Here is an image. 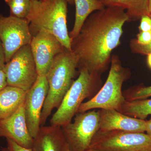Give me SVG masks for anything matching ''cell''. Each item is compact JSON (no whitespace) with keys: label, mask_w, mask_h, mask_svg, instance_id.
Segmentation results:
<instances>
[{"label":"cell","mask_w":151,"mask_h":151,"mask_svg":"<svg viewBox=\"0 0 151 151\" xmlns=\"http://www.w3.org/2000/svg\"><path fill=\"white\" fill-rule=\"evenodd\" d=\"M129 19L124 10L105 7L91 14L77 36L71 51L78 58V71L83 69L101 76L111 64L112 52L121 44L123 27Z\"/></svg>","instance_id":"cell-1"},{"label":"cell","mask_w":151,"mask_h":151,"mask_svg":"<svg viewBox=\"0 0 151 151\" xmlns=\"http://www.w3.org/2000/svg\"><path fill=\"white\" fill-rule=\"evenodd\" d=\"M27 19L33 36L44 32L54 35L67 50L71 51V39L67 24L68 3L65 0H31Z\"/></svg>","instance_id":"cell-2"},{"label":"cell","mask_w":151,"mask_h":151,"mask_svg":"<svg viewBox=\"0 0 151 151\" xmlns=\"http://www.w3.org/2000/svg\"><path fill=\"white\" fill-rule=\"evenodd\" d=\"M78 63L75 54L65 48L55 58L46 75L49 89L42 111L41 125H44L52 110L59 107L72 85Z\"/></svg>","instance_id":"cell-3"},{"label":"cell","mask_w":151,"mask_h":151,"mask_svg":"<svg viewBox=\"0 0 151 151\" xmlns=\"http://www.w3.org/2000/svg\"><path fill=\"white\" fill-rule=\"evenodd\" d=\"M131 76V70L123 66L119 56L112 55L110 71L105 84L94 97L81 104L77 113L96 109L119 111L127 101L122 92V86Z\"/></svg>","instance_id":"cell-4"},{"label":"cell","mask_w":151,"mask_h":151,"mask_svg":"<svg viewBox=\"0 0 151 151\" xmlns=\"http://www.w3.org/2000/svg\"><path fill=\"white\" fill-rule=\"evenodd\" d=\"M65 94L50 120V125L62 127L70 123L83 101L94 97L102 87L101 76L83 69Z\"/></svg>","instance_id":"cell-5"},{"label":"cell","mask_w":151,"mask_h":151,"mask_svg":"<svg viewBox=\"0 0 151 151\" xmlns=\"http://www.w3.org/2000/svg\"><path fill=\"white\" fill-rule=\"evenodd\" d=\"M89 148L99 151H151V138L145 133L98 130Z\"/></svg>","instance_id":"cell-6"},{"label":"cell","mask_w":151,"mask_h":151,"mask_svg":"<svg viewBox=\"0 0 151 151\" xmlns=\"http://www.w3.org/2000/svg\"><path fill=\"white\" fill-rule=\"evenodd\" d=\"M75 116L73 123L61 127L63 134L70 151H86L99 130V111L94 109Z\"/></svg>","instance_id":"cell-7"},{"label":"cell","mask_w":151,"mask_h":151,"mask_svg":"<svg viewBox=\"0 0 151 151\" xmlns=\"http://www.w3.org/2000/svg\"><path fill=\"white\" fill-rule=\"evenodd\" d=\"M4 70L8 86L29 90L38 76L30 45L18 50L6 63Z\"/></svg>","instance_id":"cell-8"},{"label":"cell","mask_w":151,"mask_h":151,"mask_svg":"<svg viewBox=\"0 0 151 151\" xmlns=\"http://www.w3.org/2000/svg\"><path fill=\"white\" fill-rule=\"evenodd\" d=\"M32 38L26 19L0 14V40L4 50L6 63L20 48L30 44Z\"/></svg>","instance_id":"cell-9"},{"label":"cell","mask_w":151,"mask_h":151,"mask_svg":"<svg viewBox=\"0 0 151 151\" xmlns=\"http://www.w3.org/2000/svg\"><path fill=\"white\" fill-rule=\"evenodd\" d=\"M30 46L39 76H46L55 57L65 48L54 35L44 32L32 37Z\"/></svg>","instance_id":"cell-10"},{"label":"cell","mask_w":151,"mask_h":151,"mask_svg":"<svg viewBox=\"0 0 151 151\" xmlns=\"http://www.w3.org/2000/svg\"><path fill=\"white\" fill-rule=\"evenodd\" d=\"M49 86L46 76H38L35 83L27 92L25 116L30 134L33 138L40 128V118Z\"/></svg>","instance_id":"cell-11"},{"label":"cell","mask_w":151,"mask_h":151,"mask_svg":"<svg viewBox=\"0 0 151 151\" xmlns=\"http://www.w3.org/2000/svg\"><path fill=\"white\" fill-rule=\"evenodd\" d=\"M24 107L25 101L12 115L0 120V137L11 139L24 147L32 149L33 138L27 125Z\"/></svg>","instance_id":"cell-12"},{"label":"cell","mask_w":151,"mask_h":151,"mask_svg":"<svg viewBox=\"0 0 151 151\" xmlns=\"http://www.w3.org/2000/svg\"><path fill=\"white\" fill-rule=\"evenodd\" d=\"M99 130L145 133L146 120L130 117L113 109H100Z\"/></svg>","instance_id":"cell-13"},{"label":"cell","mask_w":151,"mask_h":151,"mask_svg":"<svg viewBox=\"0 0 151 151\" xmlns=\"http://www.w3.org/2000/svg\"><path fill=\"white\" fill-rule=\"evenodd\" d=\"M66 142L61 127L53 126L40 127L33 138V151H64Z\"/></svg>","instance_id":"cell-14"},{"label":"cell","mask_w":151,"mask_h":151,"mask_svg":"<svg viewBox=\"0 0 151 151\" xmlns=\"http://www.w3.org/2000/svg\"><path fill=\"white\" fill-rule=\"evenodd\" d=\"M27 91L10 86L0 91V120L12 115L25 100Z\"/></svg>","instance_id":"cell-15"},{"label":"cell","mask_w":151,"mask_h":151,"mask_svg":"<svg viewBox=\"0 0 151 151\" xmlns=\"http://www.w3.org/2000/svg\"><path fill=\"white\" fill-rule=\"evenodd\" d=\"M105 7H116L124 10L129 22L140 19L144 15H150L149 0H98Z\"/></svg>","instance_id":"cell-16"},{"label":"cell","mask_w":151,"mask_h":151,"mask_svg":"<svg viewBox=\"0 0 151 151\" xmlns=\"http://www.w3.org/2000/svg\"><path fill=\"white\" fill-rule=\"evenodd\" d=\"M75 5V21L72 30L69 33L71 39L77 36L86 19L91 14L105 8L98 0H74Z\"/></svg>","instance_id":"cell-17"},{"label":"cell","mask_w":151,"mask_h":151,"mask_svg":"<svg viewBox=\"0 0 151 151\" xmlns=\"http://www.w3.org/2000/svg\"><path fill=\"white\" fill-rule=\"evenodd\" d=\"M119 112L130 117L145 120L151 115V99L127 100Z\"/></svg>","instance_id":"cell-18"},{"label":"cell","mask_w":151,"mask_h":151,"mask_svg":"<svg viewBox=\"0 0 151 151\" xmlns=\"http://www.w3.org/2000/svg\"><path fill=\"white\" fill-rule=\"evenodd\" d=\"M10 8L12 16L26 19L30 10L31 0H5Z\"/></svg>","instance_id":"cell-19"},{"label":"cell","mask_w":151,"mask_h":151,"mask_svg":"<svg viewBox=\"0 0 151 151\" xmlns=\"http://www.w3.org/2000/svg\"><path fill=\"white\" fill-rule=\"evenodd\" d=\"M123 94L128 101L147 99L151 97V86H146L141 84L125 90Z\"/></svg>","instance_id":"cell-20"},{"label":"cell","mask_w":151,"mask_h":151,"mask_svg":"<svg viewBox=\"0 0 151 151\" xmlns=\"http://www.w3.org/2000/svg\"><path fill=\"white\" fill-rule=\"evenodd\" d=\"M129 46L131 51L135 54L147 55L151 53V42L146 45H141L135 39L130 40Z\"/></svg>","instance_id":"cell-21"},{"label":"cell","mask_w":151,"mask_h":151,"mask_svg":"<svg viewBox=\"0 0 151 151\" xmlns=\"http://www.w3.org/2000/svg\"><path fill=\"white\" fill-rule=\"evenodd\" d=\"M6 147L2 149V151H33L32 149L26 148L19 145L11 139H6Z\"/></svg>","instance_id":"cell-22"},{"label":"cell","mask_w":151,"mask_h":151,"mask_svg":"<svg viewBox=\"0 0 151 151\" xmlns=\"http://www.w3.org/2000/svg\"><path fill=\"white\" fill-rule=\"evenodd\" d=\"M139 29L140 32L151 31V18L150 15H145L141 17Z\"/></svg>","instance_id":"cell-23"},{"label":"cell","mask_w":151,"mask_h":151,"mask_svg":"<svg viewBox=\"0 0 151 151\" xmlns=\"http://www.w3.org/2000/svg\"><path fill=\"white\" fill-rule=\"evenodd\" d=\"M138 43L141 45L147 44L151 42V31L140 32L135 39Z\"/></svg>","instance_id":"cell-24"},{"label":"cell","mask_w":151,"mask_h":151,"mask_svg":"<svg viewBox=\"0 0 151 151\" xmlns=\"http://www.w3.org/2000/svg\"><path fill=\"white\" fill-rule=\"evenodd\" d=\"M6 64L5 54L4 50L0 40V70H3Z\"/></svg>","instance_id":"cell-25"},{"label":"cell","mask_w":151,"mask_h":151,"mask_svg":"<svg viewBox=\"0 0 151 151\" xmlns=\"http://www.w3.org/2000/svg\"><path fill=\"white\" fill-rule=\"evenodd\" d=\"M7 85L6 73L4 69L0 70V91Z\"/></svg>","instance_id":"cell-26"},{"label":"cell","mask_w":151,"mask_h":151,"mask_svg":"<svg viewBox=\"0 0 151 151\" xmlns=\"http://www.w3.org/2000/svg\"><path fill=\"white\" fill-rule=\"evenodd\" d=\"M146 132L151 138V119L148 121H146Z\"/></svg>","instance_id":"cell-27"},{"label":"cell","mask_w":151,"mask_h":151,"mask_svg":"<svg viewBox=\"0 0 151 151\" xmlns=\"http://www.w3.org/2000/svg\"><path fill=\"white\" fill-rule=\"evenodd\" d=\"M147 63L149 67L151 69V53L148 55L147 57Z\"/></svg>","instance_id":"cell-28"},{"label":"cell","mask_w":151,"mask_h":151,"mask_svg":"<svg viewBox=\"0 0 151 151\" xmlns=\"http://www.w3.org/2000/svg\"><path fill=\"white\" fill-rule=\"evenodd\" d=\"M149 10L150 15H151V0H149Z\"/></svg>","instance_id":"cell-29"},{"label":"cell","mask_w":151,"mask_h":151,"mask_svg":"<svg viewBox=\"0 0 151 151\" xmlns=\"http://www.w3.org/2000/svg\"><path fill=\"white\" fill-rule=\"evenodd\" d=\"M68 3V4H70L73 5L74 4V0H65Z\"/></svg>","instance_id":"cell-30"},{"label":"cell","mask_w":151,"mask_h":151,"mask_svg":"<svg viewBox=\"0 0 151 151\" xmlns=\"http://www.w3.org/2000/svg\"><path fill=\"white\" fill-rule=\"evenodd\" d=\"M64 151H70L69 148H68V146L66 143L65 145V148H64Z\"/></svg>","instance_id":"cell-31"},{"label":"cell","mask_w":151,"mask_h":151,"mask_svg":"<svg viewBox=\"0 0 151 151\" xmlns=\"http://www.w3.org/2000/svg\"><path fill=\"white\" fill-rule=\"evenodd\" d=\"M86 151H99L98 150H94V149H92L91 148H89L88 150H87Z\"/></svg>","instance_id":"cell-32"},{"label":"cell","mask_w":151,"mask_h":151,"mask_svg":"<svg viewBox=\"0 0 151 151\" xmlns=\"http://www.w3.org/2000/svg\"><path fill=\"white\" fill-rule=\"evenodd\" d=\"M38 1H43V0H38Z\"/></svg>","instance_id":"cell-33"},{"label":"cell","mask_w":151,"mask_h":151,"mask_svg":"<svg viewBox=\"0 0 151 151\" xmlns=\"http://www.w3.org/2000/svg\"><path fill=\"white\" fill-rule=\"evenodd\" d=\"M150 17L151 18V15H150Z\"/></svg>","instance_id":"cell-34"},{"label":"cell","mask_w":151,"mask_h":151,"mask_svg":"<svg viewBox=\"0 0 151 151\" xmlns=\"http://www.w3.org/2000/svg\"><path fill=\"white\" fill-rule=\"evenodd\" d=\"M1 151V148H0V151Z\"/></svg>","instance_id":"cell-35"}]
</instances>
